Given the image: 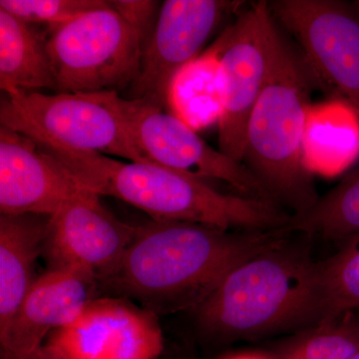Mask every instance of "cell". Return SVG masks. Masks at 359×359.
Instances as JSON below:
<instances>
[{
    "label": "cell",
    "instance_id": "1",
    "mask_svg": "<svg viewBox=\"0 0 359 359\" xmlns=\"http://www.w3.org/2000/svg\"><path fill=\"white\" fill-rule=\"evenodd\" d=\"M285 228L224 231L205 224L154 221L136 235L112 273L101 282L156 314L197 308L231 269L285 242Z\"/></svg>",
    "mask_w": 359,
    "mask_h": 359
},
{
    "label": "cell",
    "instance_id": "2",
    "mask_svg": "<svg viewBox=\"0 0 359 359\" xmlns=\"http://www.w3.org/2000/svg\"><path fill=\"white\" fill-rule=\"evenodd\" d=\"M35 143L59 161L85 188L98 196L124 201L154 221L255 231L285 228L290 219L278 205L226 195L203 180L155 163L121 162L99 153L68 150L46 142Z\"/></svg>",
    "mask_w": 359,
    "mask_h": 359
},
{
    "label": "cell",
    "instance_id": "3",
    "mask_svg": "<svg viewBox=\"0 0 359 359\" xmlns=\"http://www.w3.org/2000/svg\"><path fill=\"white\" fill-rule=\"evenodd\" d=\"M316 84L301 53L280 28L268 81L250 115L243 163L276 204L287 205L294 215L320 199L302 150Z\"/></svg>",
    "mask_w": 359,
    "mask_h": 359
},
{
    "label": "cell",
    "instance_id": "4",
    "mask_svg": "<svg viewBox=\"0 0 359 359\" xmlns=\"http://www.w3.org/2000/svg\"><path fill=\"white\" fill-rule=\"evenodd\" d=\"M316 262L283 244L231 269L194 311L201 328L223 339L309 325Z\"/></svg>",
    "mask_w": 359,
    "mask_h": 359
},
{
    "label": "cell",
    "instance_id": "5",
    "mask_svg": "<svg viewBox=\"0 0 359 359\" xmlns=\"http://www.w3.org/2000/svg\"><path fill=\"white\" fill-rule=\"evenodd\" d=\"M0 103V126L68 150L151 162L135 138L128 100L118 92L45 94L11 90Z\"/></svg>",
    "mask_w": 359,
    "mask_h": 359
},
{
    "label": "cell",
    "instance_id": "6",
    "mask_svg": "<svg viewBox=\"0 0 359 359\" xmlns=\"http://www.w3.org/2000/svg\"><path fill=\"white\" fill-rule=\"evenodd\" d=\"M46 46L57 93L129 88L144 50L140 34L109 4L50 28Z\"/></svg>",
    "mask_w": 359,
    "mask_h": 359
},
{
    "label": "cell",
    "instance_id": "7",
    "mask_svg": "<svg viewBox=\"0 0 359 359\" xmlns=\"http://www.w3.org/2000/svg\"><path fill=\"white\" fill-rule=\"evenodd\" d=\"M278 27L294 39L316 84L359 114V4L271 0Z\"/></svg>",
    "mask_w": 359,
    "mask_h": 359
},
{
    "label": "cell",
    "instance_id": "8",
    "mask_svg": "<svg viewBox=\"0 0 359 359\" xmlns=\"http://www.w3.org/2000/svg\"><path fill=\"white\" fill-rule=\"evenodd\" d=\"M280 27L268 1L252 2L219 37L224 107L219 121V150L243 163L248 126L263 93Z\"/></svg>",
    "mask_w": 359,
    "mask_h": 359
},
{
    "label": "cell",
    "instance_id": "9",
    "mask_svg": "<svg viewBox=\"0 0 359 359\" xmlns=\"http://www.w3.org/2000/svg\"><path fill=\"white\" fill-rule=\"evenodd\" d=\"M238 0H166L144 47L140 70L129 86V100L148 101L168 111L170 85L182 68L201 55L224 20L244 9Z\"/></svg>",
    "mask_w": 359,
    "mask_h": 359
},
{
    "label": "cell",
    "instance_id": "10",
    "mask_svg": "<svg viewBox=\"0 0 359 359\" xmlns=\"http://www.w3.org/2000/svg\"><path fill=\"white\" fill-rule=\"evenodd\" d=\"M127 100L135 138L151 162L194 178L223 181L241 196L276 205L244 163L211 147L169 111L143 99Z\"/></svg>",
    "mask_w": 359,
    "mask_h": 359
},
{
    "label": "cell",
    "instance_id": "11",
    "mask_svg": "<svg viewBox=\"0 0 359 359\" xmlns=\"http://www.w3.org/2000/svg\"><path fill=\"white\" fill-rule=\"evenodd\" d=\"M88 189L49 217L42 257L48 269L84 271L103 282L117 268L137 226L116 218Z\"/></svg>",
    "mask_w": 359,
    "mask_h": 359
},
{
    "label": "cell",
    "instance_id": "12",
    "mask_svg": "<svg viewBox=\"0 0 359 359\" xmlns=\"http://www.w3.org/2000/svg\"><path fill=\"white\" fill-rule=\"evenodd\" d=\"M157 316L125 297H97L44 346L65 359H158L164 337Z\"/></svg>",
    "mask_w": 359,
    "mask_h": 359
},
{
    "label": "cell",
    "instance_id": "13",
    "mask_svg": "<svg viewBox=\"0 0 359 359\" xmlns=\"http://www.w3.org/2000/svg\"><path fill=\"white\" fill-rule=\"evenodd\" d=\"M100 287L95 276L71 269H48L36 278L6 332L1 358L27 359L44 340L73 323Z\"/></svg>",
    "mask_w": 359,
    "mask_h": 359
},
{
    "label": "cell",
    "instance_id": "14",
    "mask_svg": "<svg viewBox=\"0 0 359 359\" xmlns=\"http://www.w3.org/2000/svg\"><path fill=\"white\" fill-rule=\"evenodd\" d=\"M85 189L26 135L0 126V212L50 217Z\"/></svg>",
    "mask_w": 359,
    "mask_h": 359
},
{
    "label": "cell",
    "instance_id": "15",
    "mask_svg": "<svg viewBox=\"0 0 359 359\" xmlns=\"http://www.w3.org/2000/svg\"><path fill=\"white\" fill-rule=\"evenodd\" d=\"M48 221L42 215L0 216V334L39 278L35 266L42 256Z\"/></svg>",
    "mask_w": 359,
    "mask_h": 359
},
{
    "label": "cell",
    "instance_id": "16",
    "mask_svg": "<svg viewBox=\"0 0 359 359\" xmlns=\"http://www.w3.org/2000/svg\"><path fill=\"white\" fill-rule=\"evenodd\" d=\"M358 113L342 101L311 106L304 132V159L311 174L332 176L359 153Z\"/></svg>",
    "mask_w": 359,
    "mask_h": 359
},
{
    "label": "cell",
    "instance_id": "17",
    "mask_svg": "<svg viewBox=\"0 0 359 359\" xmlns=\"http://www.w3.org/2000/svg\"><path fill=\"white\" fill-rule=\"evenodd\" d=\"M221 40L179 71L170 85L168 111L199 131L216 124L224 107Z\"/></svg>",
    "mask_w": 359,
    "mask_h": 359
},
{
    "label": "cell",
    "instance_id": "18",
    "mask_svg": "<svg viewBox=\"0 0 359 359\" xmlns=\"http://www.w3.org/2000/svg\"><path fill=\"white\" fill-rule=\"evenodd\" d=\"M0 88L56 91L46 37L34 26L0 9Z\"/></svg>",
    "mask_w": 359,
    "mask_h": 359
},
{
    "label": "cell",
    "instance_id": "19",
    "mask_svg": "<svg viewBox=\"0 0 359 359\" xmlns=\"http://www.w3.org/2000/svg\"><path fill=\"white\" fill-rule=\"evenodd\" d=\"M359 309V237L314 266L309 327Z\"/></svg>",
    "mask_w": 359,
    "mask_h": 359
},
{
    "label": "cell",
    "instance_id": "20",
    "mask_svg": "<svg viewBox=\"0 0 359 359\" xmlns=\"http://www.w3.org/2000/svg\"><path fill=\"white\" fill-rule=\"evenodd\" d=\"M285 229L344 243L359 237V166L313 207L292 215Z\"/></svg>",
    "mask_w": 359,
    "mask_h": 359
},
{
    "label": "cell",
    "instance_id": "21",
    "mask_svg": "<svg viewBox=\"0 0 359 359\" xmlns=\"http://www.w3.org/2000/svg\"><path fill=\"white\" fill-rule=\"evenodd\" d=\"M359 351V316L355 311L313 327L290 341L278 359H351Z\"/></svg>",
    "mask_w": 359,
    "mask_h": 359
},
{
    "label": "cell",
    "instance_id": "22",
    "mask_svg": "<svg viewBox=\"0 0 359 359\" xmlns=\"http://www.w3.org/2000/svg\"><path fill=\"white\" fill-rule=\"evenodd\" d=\"M107 4L105 0H0V9L28 25H46L50 29Z\"/></svg>",
    "mask_w": 359,
    "mask_h": 359
},
{
    "label": "cell",
    "instance_id": "23",
    "mask_svg": "<svg viewBox=\"0 0 359 359\" xmlns=\"http://www.w3.org/2000/svg\"><path fill=\"white\" fill-rule=\"evenodd\" d=\"M152 0H109L110 8L129 23L143 40L144 47L152 35L161 4ZM144 51V50H143Z\"/></svg>",
    "mask_w": 359,
    "mask_h": 359
},
{
    "label": "cell",
    "instance_id": "24",
    "mask_svg": "<svg viewBox=\"0 0 359 359\" xmlns=\"http://www.w3.org/2000/svg\"><path fill=\"white\" fill-rule=\"evenodd\" d=\"M27 359H65L57 354L54 353L50 349L47 348L46 346H43L40 347L39 351H35L34 353L32 354Z\"/></svg>",
    "mask_w": 359,
    "mask_h": 359
},
{
    "label": "cell",
    "instance_id": "25",
    "mask_svg": "<svg viewBox=\"0 0 359 359\" xmlns=\"http://www.w3.org/2000/svg\"><path fill=\"white\" fill-rule=\"evenodd\" d=\"M224 359H271L266 356L257 355V354H240V355L230 356Z\"/></svg>",
    "mask_w": 359,
    "mask_h": 359
},
{
    "label": "cell",
    "instance_id": "26",
    "mask_svg": "<svg viewBox=\"0 0 359 359\" xmlns=\"http://www.w3.org/2000/svg\"><path fill=\"white\" fill-rule=\"evenodd\" d=\"M170 359H191V358H188V356H186V355H176V356H172V358H170Z\"/></svg>",
    "mask_w": 359,
    "mask_h": 359
},
{
    "label": "cell",
    "instance_id": "27",
    "mask_svg": "<svg viewBox=\"0 0 359 359\" xmlns=\"http://www.w3.org/2000/svg\"><path fill=\"white\" fill-rule=\"evenodd\" d=\"M351 359H359V351H358V353L354 354L353 358Z\"/></svg>",
    "mask_w": 359,
    "mask_h": 359
},
{
    "label": "cell",
    "instance_id": "28",
    "mask_svg": "<svg viewBox=\"0 0 359 359\" xmlns=\"http://www.w3.org/2000/svg\"><path fill=\"white\" fill-rule=\"evenodd\" d=\"M1 359H6V358H1Z\"/></svg>",
    "mask_w": 359,
    "mask_h": 359
}]
</instances>
